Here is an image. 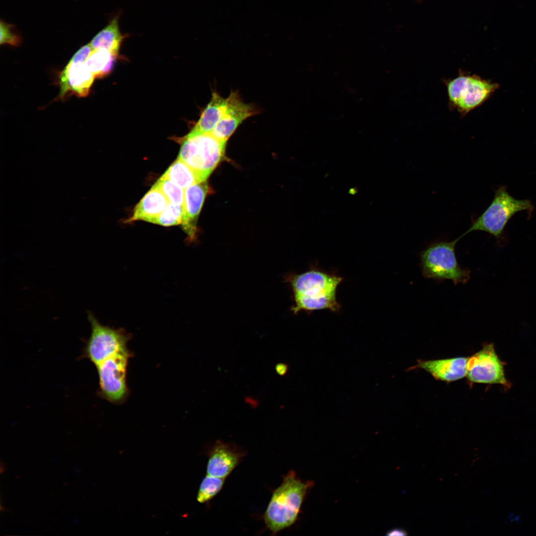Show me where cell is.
<instances>
[{"instance_id": "obj_1", "label": "cell", "mask_w": 536, "mask_h": 536, "mask_svg": "<svg viewBox=\"0 0 536 536\" xmlns=\"http://www.w3.org/2000/svg\"><path fill=\"white\" fill-rule=\"evenodd\" d=\"M288 281L293 292L295 304L292 311L329 309L338 311L340 307L336 298V291L342 278L318 269L290 275Z\"/></svg>"}, {"instance_id": "obj_2", "label": "cell", "mask_w": 536, "mask_h": 536, "mask_svg": "<svg viewBox=\"0 0 536 536\" xmlns=\"http://www.w3.org/2000/svg\"><path fill=\"white\" fill-rule=\"evenodd\" d=\"M312 484L310 481L302 482L293 470L284 476L282 483L273 491L264 515L265 524L273 535L295 522Z\"/></svg>"}, {"instance_id": "obj_3", "label": "cell", "mask_w": 536, "mask_h": 536, "mask_svg": "<svg viewBox=\"0 0 536 536\" xmlns=\"http://www.w3.org/2000/svg\"><path fill=\"white\" fill-rule=\"evenodd\" d=\"M226 144L211 134L191 131L184 138L178 158L203 182L222 161Z\"/></svg>"}, {"instance_id": "obj_4", "label": "cell", "mask_w": 536, "mask_h": 536, "mask_svg": "<svg viewBox=\"0 0 536 536\" xmlns=\"http://www.w3.org/2000/svg\"><path fill=\"white\" fill-rule=\"evenodd\" d=\"M462 238L432 243L421 252V268L424 277L437 281L450 280L455 284L469 281L470 271L460 266L455 254V246Z\"/></svg>"}, {"instance_id": "obj_5", "label": "cell", "mask_w": 536, "mask_h": 536, "mask_svg": "<svg viewBox=\"0 0 536 536\" xmlns=\"http://www.w3.org/2000/svg\"><path fill=\"white\" fill-rule=\"evenodd\" d=\"M449 107L464 117L481 105L497 88V84L476 74L460 70L458 75L444 80Z\"/></svg>"}, {"instance_id": "obj_6", "label": "cell", "mask_w": 536, "mask_h": 536, "mask_svg": "<svg viewBox=\"0 0 536 536\" xmlns=\"http://www.w3.org/2000/svg\"><path fill=\"white\" fill-rule=\"evenodd\" d=\"M533 206L528 200H518L511 196L506 187L499 188L494 198L484 212L473 220L469 229L463 235L474 231H481L493 235L500 241L504 228L509 220L518 212H532Z\"/></svg>"}, {"instance_id": "obj_7", "label": "cell", "mask_w": 536, "mask_h": 536, "mask_svg": "<svg viewBox=\"0 0 536 536\" xmlns=\"http://www.w3.org/2000/svg\"><path fill=\"white\" fill-rule=\"evenodd\" d=\"M132 353L128 348L104 358L94 366L99 379L100 397L114 404H120L129 395L127 384L128 361Z\"/></svg>"}, {"instance_id": "obj_8", "label": "cell", "mask_w": 536, "mask_h": 536, "mask_svg": "<svg viewBox=\"0 0 536 536\" xmlns=\"http://www.w3.org/2000/svg\"><path fill=\"white\" fill-rule=\"evenodd\" d=\"M88 318L91 333L82 352V357L94 365L106 357L128 348L130 335L123 329H115L101 324L91 314Z\"/></svg>"}, {"instance_id": "obj_9", "label": "cell", "mask_w": 536, "mask_h": 536, "mask_svg": "<svg viewBox=\"0 0 536 536\" xmlns=\"http://www.w3.org/2000/svg\"><path fill=\"white\" fill-rule=\"evenodd\" d=\"M92 49L89 44L81 47L73 56L59 76L60 96L64 98L74 94L87 96L95 78L85 62Z\"/></svg>"}, {"instance_id": "obj_10", "label": "cell", "mask_w": 536, "mask_h": 536, "mask_svg": "<svg viewBox=\"0 0 536 536\" xmlns=\"http://www.w3.org/2000/svg\"><path fill=\"white\" fill-rule=\"evenodd\" d=\"M466 377L472 382L509 386L504 363L497 356L492 343L485 345L468 357Z\"/></svg>"}, {"instance_id": "obj_11", "label": "cell", "mask_w": 536, "mask_h": 536, "mask_svg": "<svg viewBox=\"0 0 536 536\" xmlns=\"http://www.w3.org/2000/svg\"><path fill=\"white\" fill-rule=\"evenodd\" d=\"M246 453L233 444L217 441L209 452L207 475L225 478L242 460Z\"/></svg>"}, {"instance_id": "obj_12", "label": "cell", "mask_w": 536, "mask_h": 536, "mask_svg": "<svg viewBox=\"0 0 536 536\" xmlns=\"http://www.w3.org/2000/svg\"><path fill=\"white\" fill-rule=\"evenodd\" d=\"M228 98L226 111L211 133L216 138L225 142L244 121L257 113L253 106L242 101L237 92L232 91Z\"/></svg>"}, {"instance_id": "obj_13", "label": "cell", "mask_w": 536, "mask_h": 536, "mask_svg": "<svg viewBox=\"0 0 536 536\" xmlns=\"http://www.w3.org/2000/svg\"><path fill=\"white\" fill-rule=\"evenodd\" d=\"M208 190V185L205 181L184 189L183 215L181 224L184 231L191 239H195L197 220Z\"/></svg>"}, {"instance_id": "obj_14", "label": "cell", "mask_w": 536, "mask_h": 536, "mask_svg": "<svg viewBox=\"0 0 536 536\" xmlns=\"http://www.w3.org/2000/svg\"><path fill=\"white\" fill-rule=\"evenodd\" d=\"M468 357H458L443 359L420 360L416 367L424 369L436 379L452 382L466 375Z\"/></svg>"}, {"instance_id": "obj_15", "label": "cell", "mask_w": 536, "mask_h": 536, "mask_svg": "<svg viewBox=\"0 0 536 536\" xmlns=\"http://www.w3.org/2000/svg\"><path fill=\"white\" fill-rule=\"evenodd\" d=\"M169 203L163 193L153 185L136 205L132 216L127 222L141 220L150 222L165 209Z\"/></svg>"}, {"instance_id": "obj_16", "label": "cell", "mask_w": 536, "mask_h": 536, "mask_svg": "<svg viewBox=\"0 0 536 536\" xmlns=\"http://www.w3.org/2000/svg\"><path fill=\"white\" fill-rule=\"evenodd\" d=\"M228 104V97L225 98L216 92H213L209 102L192 131L211 134L225 114Z\"/></svg>"}, {"instance_id": "obj_17", "label": "cell", "mask_w": 536, "mask_h": 536, "mask_svg": "<svg viewBox=\"0 0 536 536\" xmlns=\"http://www.w3.org/2000/svg\"><path fill=\"white\" fill-rule=\"evenodd\" d=\"M124 37L120 30L119 15H116L93 38L89 44L92 50L103 49L119 55Z\"/></svg>"}, {"instance_id": "obj_18", "label": "cell", "mask_w": 536, "mask_h": 536, "mask_svg": "<svg viewBox=\"0 0 536 536\" xmlns=\"http://www.w3.org/2000/svg\"><path fill=\"white\" fill-rule=\"evenodd\" d=\"M118 55L103 49L92 50L85 65L95 78H102L111 72Z\"/></svg>"}, {"instance_id": "obj_19", "label": "cell", "mask_w": 536, "mask_h": 536, "mask_svg": "<svg viewBox=\"0 0 536 536\" xmlns=\"http://www.w3.org/2000/svg\"><path fill=\"white\" fill-rule=\"evenodd\" d=\"M163 176L184 189L201 182L195 172L178 158Z\"/></svg>"}, {"instance_id": "obj_20", "label": "cell", "mask_w": 536, "mask_h": 536, "mask_svg": "<svg viewBox=\"0 0 536 536\" xmlns=\"http://www.w3.org/2000/svg\"><path fill=\"white\" fill-rule=\"evenodd\" d=\"M225 479L206 475L200 484L198 501L202 503L212 499L222 488Z\"/></svg>"}, {"instance_id": "obj_21", "label": "cell", "mask_w": 536, "mask_h": 536, "mask_svg": "<svg viewBox=\"0 0 536 536\" xmlns=\"http://www.w3.org/2000/svg\"><path fill=\"white\" fill-rule=\"evenodd\" d=\"M154 185L160 189L170 203L183 206L184 190L182 188L163 175Z\"/></svg>"}, {"instance_id": "obj_22", "label": "cell", "mask_w": 536, "mask_h": 536, "mask_svg": "<svg viewBox=\"0 0 536 536\" xmlns=\"http://www.w3.org/2000/svg\"><path fill=\"white\" fill-rule=\"evenodd\" d=\"M183 206L169 203L165 209L150 221L164 226L177 225L182 223Z\"/></svg>"}, {"instance_id": "obj_23", "label": "cell", "mask_w": 536, "mask_h": 536, "mask_svg": "<svg viewBox=\"0 0 536 536\" xmlns=\"http://www.w3.org/2000/svg\"><path fill=\"white\" fill-rule=\"evenodd\" d=\"M0 44L1 45L7 44L18 46L21 43V37L16 31L15 27L13 25L7 23L2 20H0Z\"/></svg>"}, {"instance_id": "obj_24", "label": "cell", "mask_w": 536, "mask_h": 536, "mask_svg": "<svg viewBox=\"0 0 536 536\" xmlns=\"http://www.w3.org/2000/svg\"><path fill=\"white\" fill-rule=\"evenodd\" d=\"M289 369V366L285 363H278L276 364L275 366V370L276 373L280 376H285Z\"/></svg>"}, {"instance_id": "obj_25", "label": "cell", "mask_w": 536, "mask_h": 536, "mask_svg": "<svg viewBox=\"0 0 536 536\" xmlns=\"http://www.w3.org/2000/svg\"><path fill=\"white\" fill-rule=\"evenodd\" d=\"M387 535L390 536H404L406 535V533L403 529L395 528L389 531L387 533Z\"/></svg>"}, {"instance_id": "obj_26", "label": "cell", "mask_w": 536, "mask_h": 536, "mask_svg": "<svg viewBox=\"0 0 536 536\" xmlns=\"http://www.w3.org/2000/svg\"><path fill=\"white\" fill-rule=\"evenodd\" d=\"M245 402L252 408H256L259 404L258 400L251 397H247L245 399Z\"/></svg>"}]
</instances>
